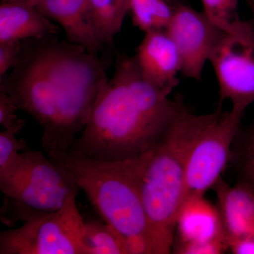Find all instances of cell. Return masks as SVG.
Here are the masks:
<instances>
[{
    "mask_svg": "<svg viewBox=\"0 0 254 254\" xmlns=\"http://www.w3.org/2000/svg\"><path fill=\"white\" fill-rule=\"evenodd\" d=\"M145 79L135 56L119 53L113 78L95 102L71 149L91 158L118 160L153 148L183 104Z\"/></svg>",
    "mask_w": 254,
    "mask_h": 254,
    "instance_id": "cell-1",
    "label": "cell"
},
{
    "mask_svg": "<svg viewBox=\"0 0 254 254\" xmlns=\"http://www.w3.org/2000/svg\"><path fill=\"white\" fill-rule=\"evenodd\" d=\"M150 155L151 150L110 161L69 150L51 158L71 173L107 223L125 237L128 254H156L142 198Z\"/></svg>",
    "mask_w": 254,
    "mask_h": 254,
    "instance_id": "cell-2",
    "label": "cell"
},
{
    "mask_svg": "<svg viewBox=\"0 0 254 254\" xmlns=\"http://www.w3.org/2000/svg\"><path fill=\"white\" fill-rule=\"evenodd\" d=\"M215 113L195 115L185 103L151 149L142 198L156 254L173 252L177 215L186 198L187 164L200 133Z\"/></svg>",
    "mask_w": 254,
    "mask_h": 254,
    "instance_id": "cell-3",
    "label": "cell"
},
{
    "mask_svg": "<svg viewBox=\"0 0 254 254\" xmlns=\"http://www.w3.org/2000/svg\"><path fill=\"white\" fill-rule=\"evenodd\" d=\"M0 190L13 218L25 222L58 211L81 188L66 168L41 150L27 149L0 171Z\"/></svg>",
    "mask_w": 254,
    "mask_h": 254,
    "instance_id": "cell-4",
    "label": "cell"
},
{
    "mask_svg": "<svg viewBox=\"0 0 254 254\" xmlns=\"http://www.w3.org/2000/svg\"><path fill=\"white\" fill-rule=\"evenodd\" d=\"M48 37L23 41L17 65L0 78V90L43 127V148L54 133L58 105L64 91V80L48 49Z\"/></svg>",
    "mask_w": 254,
    "mask_h": 254,
    "instance_id": "cell-5",
    "label": "cell"
},
{
    "mask_svg": "<svg viewBox=\"0 0 254 254\" xmlns=\"http://www.w3.org/2000/svg\"><path fill=\"white\" fill-rule=\"evenodd\" d=\"M77 195L70 194L58 211L1 232L0 254H88Z\"/></svg>",
    "mask_w": 254,
    "mask_h": 254,
    "instance_id": "cell-6",
    "label": "cell"
},
{
    "mask_svg": "<svg viewBox=\"0 0 254 254\" xmlns=\"http://www.w3.org/2000/svg\"><path fill=\"white\" fill-rule=\"evenodd\" d=\"M245 112L219 109L205 127L190 151L186 174V199L205 195L221 177L230 163L232 143L241 127Z\"/></svg>",
    "mask_w": 254,
    "mask_h": 254,
    "instance_id": "cell-7",
    "label": "cell"
},
{
    "mask_svg": "<svg viewBox=\"0 0 254 254\" xmlns=\"http://www.w3.org/2000/svg\"><path fill=\"white\" fill-rule=\"evenodd\" d=\"M219 85L220 101L245 112L254 103V36L225 33L209 58Z\"/></svg>",
    "mask_w": 254,
    "mask_h": 254,
    "instance_id": "cell-8",
    "label": "cell"
},
{
    "mask_svg": "<svg viewBox=\"0 0 254 254\" xmlns=\"http://www.w3.org/2000/svg\"><path fill=\"white\" fill-rule=\"evenodd\" d=\"M175 231L174 254H220L229 250L218 206L204 195L185 200L177 215Z\"/></svg>",
    "mask_w": 254,
    "mask_h": 254,
    "instance_id": "cell-9",
    "label": "cell"
},
{
    "mask_svg": "<svg viewBox=\"0 0 254 254\" xmlns=\"http://www.w3.org/2000/svg\"><path fill=\"white\" fill-rule=\"evenodd\" d=\"M165 31L180 53L181 72L187 78L200 81L212 50L225 33L213 24L204 13L185 5L175 8Z\"/></svg>",
    "mask_w": 254,
    "mask_h": 254,
    "instance_id": "cell-10",
    "label": "cell"
},
{
    "mask_svg": "<svg viewBox=\"0 0 254 254\" xmlns=\"http://www.w3.org/2000/svg\"><path fill=\"white\" fill-rule=\"evenodd\" d=\"M145 79L170 95L178 85L182 71L180 53L165 31L145 33L134 55Z\"/></svg>",
    "mask_w": 254,
    "mask_h": 254,
    "instance_id": "cell-11",
    "label": "cell"
},
{
    "mask_svg": "<svg viewBox=\"0 0 254 254\" xmlns=\"http://www.w3.org/2000/svg\"><path fill=\"white\" fill-rule=\"evenodd\" d=\"M34 6L61 26L70 43L94 54L104 48L93 27L88 0H41Z\"/></svg>",
    "mask_w": 254,
    "mask_h": 254,
    "instance_id": "cell-12",
    "label": "cell"
},
{
    "mask_svg": "<svg viewBox=\"0 0 254 254\" xmlns=\"http://www.w3.org/2000/svg\"><path fill=\"white\" fill-rule=\"evenodd\" d=\"M212 189L227 241L254 234V190L240 182L230 186L222 177Z\"/></svg>",
    "mask_w": 254,
    "mask_h": 254,
    "instance_id": "cell-13",
    "label": "cell"
},
{
    "mask_svg": "<svg viewBox=\"0 0 254 254\" xmlns=\"http://www.w3.org/2000/svg\"><path fill=\"white\" fill-rule=\"evenodd\" d=\"M60 31L59 26L32 5L20 2L0 5V43L57 36Z\"/></svg>",
    "mask_w": 254,
    "mask_h": 254,
    "instance_id": "cell-14",
    "label": "cell"
},
{
    "mask_svg": "<svg viewBox=\"0 0 254 254\" xmlns=\"http://www.w3.org/2000/svg\"><path fill=\"white\" fill-rule=\"evenodd\" d=\"M239 0H201L207 18L229 35L254 36V28L250 21H244L237 12Z\"/></svg>",
    "mask_w": 254,
    "mask_h": 254,
    "instance_id": "cell-15",
    "label": "cell"
},
{
    "mask_svg": "<svg viewBox=\"0 0 254 254\" xmlns=\"http://www.w3.org/2000/svg\"><path fill=\"white\" fill-rule=\"evenodd\" d=\"M230 163L242 182L254 190V118L239 128L232 145Z\"/></svg>",
    "mask_w": 254,
    "mask_h": 254,
    "instance_id": "cell-16",
    "label": "cell"
},
{
    "mask_svg": "<svg viewBox=\"0 0 254 254\" xmlns=\"http://www.w3.org/2000/svg\"><path fill=\"white\" fill-rule=\"evenodd\" d=\"M175 8L165 0H131L130 9L133 25L145 33L165 31Z\"/></svg>",
    "mask_w": 254,
    "mask_h": 254,
    "instance_id": "cell-17",
    "label": "cell"
},
{
    "mask_svg": "<svg viewBox=\"0 0 254 254\" xmlns=\"http://www.w3.org/2000/svg\"><path fill=\"white\" fill-rule=\"evenodd\" d=\"M85 243L88 254H128L125 237L108 223L85 222Z\"/></svg>",
    "mask_w": 254,
    "mask_h": 254,
    "instance_id": "cell-18",
    "label": "cell"
},
{
    "mask_svg": "<svg viewBox=\"0 0 254 254\" xmlns=\"http://www.w3.org/2000/svg\"><path fill=\"white\" fill-rule=\"evenodd\" d=\"M90 16L97 34L105 45L113 48L114 37L121 31L115 0H88Z\"/></svg>",
    "mask_w": 254,
    "mask_h": 254,
    "instance_id": "cell-19",
    "label": "cell"
},
{
    "mask_svg": "<svg viewBox=\"0 0 254 254\" xmlns=\"http://www.w3.org/2000/svg\"><path fill=\"white\" fill-rule=\"evenodd\" d=\"M18 131L4 129L0 133V171L7 168L20 153L27 150V145L22 139H18Z\"/></svg>",
    "mask_w": 254,
    "mask_h": 254,
    "instance_id": "cell-20",
    "label": "cell"
},
{
    "mask_svg": "<svg viewBox=\"0 0 254 254\" xmlns=\"http://www.w3.org/2000/svg\"><path fill=\"white\" fill-rule=\"evenodd\" d=\"M18 107L7 93L0 90V124L4 129L20 131L25 121L16 115Z\"/></svg>",
    "mask_w": 254,
    "mask_h": 254,
    "instance_id": "cell-21",
    "label": "cell"
},
{
    "mask_svg": "<svg viewBox=\"0 0 254 254\" xmlns=\"http://www.w3.org/2000/svg\"><path fill=\"white\" fill-rule=\"evenodd\" d=\"M22 48L23 41L0 43V78L17 65Z\"/></svg>",
    "mask_w": 254,
    "mask_h": 254,
    "instance_id": "cell-22",
    "label": "cell"
},
{
    "mask_svg": "<svg viewBox=\"0 0 254 254\" xmlns=\"http://www.w3.org/2000/svg\"><path fill=\"white\" fill-rule=\"evenodd\" d=\"M227 243L232 254H254V234L230 239Z\"/></svg>",
    "mask_w": 254,
    "mask_h": 254,
    "instance_id": "cell-23",
    "label": "cell"
},
{
    "mask_svg": "<svg viewBox=\"0 0 254 254\" xmlns=\"http://www.w3.org/2000/svg\"><path fill=\"white\" fill-rule=\"evenodd\" d=\"M130 1L131 0H115L118 23L121 27H123L124 21L127 13L129 11Z\"/></svg>",
    "mask_w": 254,
    "mask_h": 254,
    "instance_id": "cell-24",
    "label": "cell"
},
{
    "mask_svg": "<svg viewBox=\"0 0 254 254\" xmlns=\"http://www.w3.org/2000/svg\"><path fill=\"white\" fill-rule=\"evenodd\" d=\"M40 1H41V0H1V2L25 3V4L32 5V6H34V5L39 2Z\"/></svg>",
    "mask_w": 254,
    "mask_h": 254,
    "instance_id": "cell-25",
    "label": "cell"
},
{
    "mask_svg": "<svg viewBox=\"0 0 254 254\" xmlns=\"http://www.w3.org/2000/svg\"><path fill=\"white\" fill-rule=\"evenodd\" d=\"M245 1L246 4L250 8L251 11H252V18L254 19V0H244Z\"/></svg>",
    "mask_w": 254,
    "mask_h": 254,
    "instance_id": "cell-26",
    "label": "cell"
},
{
    "mask_svg": "<svg viewBox=\"0 0 254 254\" xmlns=\"http://www.w3.org/2000/svg\"><path fill=\"white\" fill-rule=\"evenodd\" d=\"M250 21H251V23H252V26H253V27L254 28V19H251Z\"/></svg>",
    "mask_w": 254,
    "mask_h": 254,
    "instance_id": "cell-27",
    "label": "cell"
}]
</instances>
